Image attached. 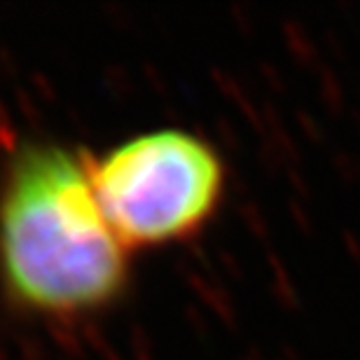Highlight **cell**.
Instances as JSON below:
<instances>
[{
    "instance_id": "1",
    "label": "cell",
    "mask_w": 360,
    "mask_h": 360,
    "mask_svg": "<svg viewBox=\"0 0 360 360\" xmlns=\"http://www.w3.org/2000/svg\"><path fill=\"white\" fill-rule=\"evenodd\" d=\"M7 290L45 314L105 307L127 283V246L94 192L89 164L59 146L17 155L0 197Z\"/></svg>"
},
{
    "instance_id": "2",
    "label": "cell",
    "mask_w": 360,
    "mask_h": 360,
    "mask_svg": "<svg viewBox=\"0 0 360 360\" xmlns=\"http://www.w3.org/2000/svg\"><path fill=\"white\" fill-rule=\"evenodd\" d=\"M108 222L127 248L183 241L206 225L225 192V167L204 139L162 129L89 162Z\"/></svg>"
}]
</instances>
